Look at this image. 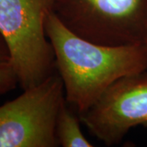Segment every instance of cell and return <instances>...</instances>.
Masks as SVG:
<instances>
[{"instance_id": "1", "label": "cell", "mask_w": 147, "mask_h": 147, "mask_svg": "<svg viewBox=\"0 0 147 147\" xmlns=\"http://www.w3.org/2000/svg\"><path fill=\"white\" fill-rule=\"evenodd\" d=\"M65 97L80 115L123 76L147 70V43L106 46L69 30L53 10L45 21Z\"/></svg>"}, {"instance_id": "2", "label": "cell", "mask_w": 147, "mask_h": 147, "mask_svg": "<svg viewBox=\"0 0 147 147\" xmlns=\"http://www.w3.org/2000/svg\"><path fill=\"white\" fill-rule=\"evenodd\" d=\"M52 10V0H0V33L23 90L42 83L57 70L45 30Z\"/></svg>"}, {"instance_id": "3", "label": "cell", "mask_w": 147, "mask_h": 147, "mask_svg": "<svg viewBox=\"0 0 147 147\" xmlns=\"http://www.w3.org/2000/svg\"><path fill=\"white\" fill-rule=\"evenodd\" d=\"M52 8L69 30L91 42L146 43L147 0H52Z\"/></svg>"}, {"instance_id": "4", "label": "cell", "mask_w": 147, "mask_h": 147, "mask_svg": "<svg viewBox=\"0 0 147 147\" xmlns=\"http://www.w3.org/2000/svg\"><path fill=\"white\" fill-rule=\"evenodd\" d=\"M65 100L62 80L53 74L0 105V147H56V123Z\"/></svg>"}, {"instance_id": "5", "label": "cell", "mask_w": 147, "mask_h": 147, "mask_svg": "<svg viewBox=\"0 0 147 147\" xmlns=\"http://www.w3.org/2000/svg\"><path fill=\"white\" fill-rule=\"evenodd\" d=\"M79 117L106 146L119 144L131 127L147 125V70L118 79Z\"/></svg>"}, {"instance_id": "6", "label": "cell", "mask_w": 147, "mask_h": 147, "mask_svg": "<svg viewBox=\"0 0 147 147\" xmlns=\"http://www.w3.org/2000/svg\"><path fill=\"white\" fill-rule=\"evenodd\" d=\"M80 118L69 108L64 101L58 112L56 123V136L58 145L62 147H92L80 127Z\"/></svg>"}, {"instance_id": "7", "label": "cell", "mask_w": 147, "mask_h": 147, "mask_svg": "<svg viewBox=\"0 0 147 147\" xmlns=\"http://www.w3.org/2000/svg\"><path fill=\"white\" fill-rule=\"evenodd\" d=\"M17 84V75L11 65L0 67V94L14 89Z\"/></svg>"}, {"instance_id": "8", "label": "cell", "mask_w": 147, "mask_h": 147, "mask_svg": "<svg viewBox=\"0 0 147 147\" xmlns=\"http://www.w3.org/2000/svg\"><path fill=\"white\" fill-rule=\"evenodd\" d=\"M11 65V58L8 46L0 33V67Z\"/></svg>"}, {"instance_id": "9", "label": "cell", "mask_w": 147, "mask_h": 147, "mask_svg": "<svg viewBox=\"0 0 147 147\" xmlns=\"http://www.w3.org/2000/svg\"><path fill=\"white\" fill-rule=\"evenodd\" d=\"M146 43H147V37H146Z\"/></svg>"}]
</instances>
